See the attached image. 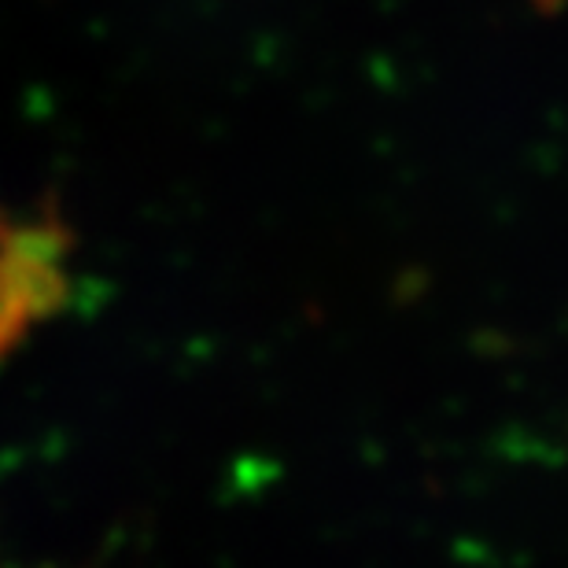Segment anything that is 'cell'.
<instances>
[{
	"label": "cell",
	"instance_id": "6da1fadb",
	"mask_svg": "<svg viewBox=\"0 0 568 568\" xmlns=\"http://www.w3.org/2000/svg\"><path fill=\"white\" fill-rule=\"evenodd\" d=\"M531 4H536L539 11H547V16H554V11L565 4V0H531Z\"/></svg>",
	"mask_w": 568,
	"mask_h": 568
}]
</instances>
